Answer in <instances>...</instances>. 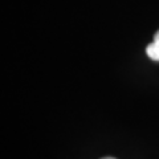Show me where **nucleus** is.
I'll use <instances>...</instances> for the list:
<instances>
[{"mask_svg":"<svg viewBox=\"0 0 159 159\" xmlns=\"http://www.w3.org/2000/svg\"><path fill=\"white\" fill-rule=\"evenodd\" d=\"M102 159H116V158H111V157H105V158H102Z\"/></svg>","mask_w":159,"mask_h":159,"instance_id":"2","label":"nucleus"},{"mask_svg":"<svg viewBox=\"0 0 159 159\" xmlns=\"http://www.w3.org/2000/svg\"><path fill=\"white\" fill-rule=\"evenodd\" d=\"M146 53L154 61H159V31L155 33V36H154V41L147 45Z\"/></svg>","mask_w":159,"mask_h":159,"instance_id":"1","label":"nucleus"}]
</instances>
